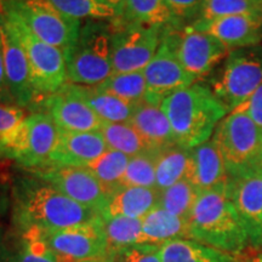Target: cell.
<instances>
[{"label":"cell","mask_w":262,"mask_h":262,"mask_svg":"<svg viewBox=\"0 0 262 262\" xmlns=\"http://www.w3.org/2000/svg\"><path fill=\"white\" fill-rule=\"evenodd\" d=\"M189 239L231 255L251 248L228 188L199 193L188 217Z\"/></svg>","instance_id":"cell-1"},{"label":"cell","mask_w":262,"mask_h":262,"mask_svg":"<svg viewBox=\"0 0 262 262\" xmlns=\"http://www.w3.org/2000/svg\"><path fill=\"white\" fill-rule=\"evenodd\" d=\"M160 107L168 117L176 145L188 149L210 140L228 114L211 88L198 81L164 98Z\"/></svg>","instance_id":"cell-2"},{"label":"cell","mask_w":262,"mask_h":262,"mask_svg":"<svg viewBox=\"0 0 262 262\" xmlns=\"http://www.w3.org/2000/svg\"><path fill=\"white\" fill-rule=\"evenodd\" d=\"M16 211L25 229L34 227L41 231L74 227L100 216L96 210L73 201L47 182L26 185L19 192Z\"/></svg>","instance_id":"cell-3"},{"label":"cell","mask_w":262,"mask_h":262,"mask_svg":"<svg viewBox=\"0 0 262 262\" xmlns=\"http://www.w3.org/2000/svg\"><path fill=\"white\" fill-rule=\"evenodd\" d=\"M211 140L231 179L262 168V133L245 113H228L216 126Z\"/></svg>","instance_id":"cell-4"},{"label":"cell","mask_w":262,"mask_h":262,"mask_svg":"<svg viewBox=\"0 0 262 262\" xmlns=\"http://www.w3.org/2000/svg\"><path fill=\"white\" fill-rule=\"evenodd\" d=\"M112 26L89 21L81 26L74 47L64 54L68 83L97 86L112 74Z\"/></svg>","instance_id":"cell-5"},{"label":"cell","mask_w":262,"mask_h":262,"mask_svg":"<svg viewBox=\"0 0 262 262\" xmlns=\"http://www.w3.org/2000/svg\"><path fill=\"white\" fill-rule=\"evenodd\" d=\"M2 14L16 16L33 34L67 54L79 35L80 19L58 10L50 0H2Z\"/></svg>","instance_id":"cell-6"},{"label":"cell","mask_w":262,"mask_h":262,"mask_svg":"<svg viewBox=\"0 0 262 262\" xmlns=\"http://www.w3.org/2000/svg\"><path fill=\"white\" fill-rule=\"evenodd\" d=\"M2 15L26 52L32 81L38 97H41L42 100L58 93L68 83L64 52L39 39L16 16Z\"/></svg>","instance_id":"cell-7"},{"label":"cell","mask_w":262,"mask_h":262,"mask_svg":"<svg viewBox=\"0 0 262 262\" xmlns=\"http://www.w3.org/2000/svg\"><path fill=\"white\" fill-rule=\"evenodd\" d=\"M262 85V49L244 48L229 51L212 93L228 113L244 103Z\"/></svg>","instance_id":"cell-8"},{"label":"cell","mask_w":262,"mask_h":262,"mask_svg":"<svg viewBox=\"0 0 262 262\" xmlns=\"http://www.w3.org/2000/svg\"><path fill=\"white\" fill-rule=\"evenodd\" d=\"M162 27L112 22L111 60L113 73L143 71L158 50Z\"/></svg>","instance_id":"cell-9"},{"label":"cell","mask_w":262,"mask_h":262,"mask_svg":"<svg viewBox=\"0 0 262 262\" xmlns=\"http://www.w3.org/2000/svg\"><path fill=\"white\" fill-rule=\"evenodd\" d=\"M58 139V127L44 112L27 116L5 146V156L34 171L50 166V158Z\"/></svg>","instance_id":"cell-10"},{"label":"cell","mask_w":262,"mask_h":262,"mask_svg":"<svg viewBox=\"0 0 262 262\" xmlns=\"http://www.w3.org/2000/svg\"><path fill=\"white\" fill-rule=\"evenodd\" d=\"M164 34L171 42L180 63L196 81L210 73L229 54L228 48L220 40L192 26L183 28L169 26L164 28Z\"/></svg>","instance_id":"cell-11"},{"label":"cell","mask_w":262,"mask_h":262,"mask_svg":"<svg viewBox=\"0 0 262 262\" xmlns=\"http://www.w3.org/2000/svg\"><path fill=\"white\" fill-rule=\"evenodd\" d=\"M38 231L40 238L55 254L71 262L101 258L107 256L110 253L103 234L101 215L88 224L74 227Z\"/></svg>","instance_id":"cell-12"},{"label":"cell","mask_w":262,"mask_h":262,"mask_svg":"<svg viewBox=\"0 0 262 262\" xmlns=\"http://www.w3.org/2000/svg\"><path fill=\"white\" fill-rule=\"evenodd\" d=\"M146 80L145 101L160 106L164 98L185 89L196 80L180 63L171 42L164 34L156 55L143 70Z\"/></svg>","instance_id":"cell-13"},{"label":"cell","mask_w":262,"mask_h":262,"mask_svg":"<svg viewBox=\"0 0 262 262\" xmlns=\"http://www.w3.org/2000/svg\"><path fill=\"white\" fill-rule=\"evenodd\" d=\"M41 181L73 201L96 210L100 214L110 198L111 192L88 168L50 166L35 171Z\"/></svg>","instance_id":"cell-14"},{"label":"cell","mask_w":262,"mask_h":262,"mask_svg":"<svg viewBox=\"0 0 262 262\" xmlns=\"http://www.w3.org/2000/svg\"><path fill=\"white\" fill-rule=\"evenodd\" d=\"M0 38H2L6 85L15 104L25 108L37 103L38 95L33 85L26 52L2 14H0Z\"/></svg>","instance_id":"cell-15"},{"label":"cell","mask_w":262,"mask_h":262,"mask_svg":"<svg viewBox=\"0 0 262 262\" xmlns=\"http://www.w3.org/2000/svg\"><path fill=\"white\" fill-rule=\"evenodd\" d=\"M228 193L254 249H262V168L231 179Z\"/></svg>","instance_id":"cell-16"},{"label":"cell","mask_w":262,"mask_h":262,"mask_svg":"<svg viewBox=\"0 0 262 262\" xmlns=\"http://www.w3.org/2000/svg\"><path fill=\"white\" fill-rule=\"evenodd\" d=\"M193 28L220 40L229 51L254 48L262 42V15H235L215 19H196Z\"/></svg>","instance_id":"cell-17"},{"label":"cell","mask_w":262,"mask_h":262,"mask_svg":"<svg viewBox=\"0 0 262 262\" xmlns=\"http://www.w3.org/2000/svg\"><path fill=\"white\" fill-rule=\"evenodd\" d=\"M107 149V143L100 131L77 133L58 129V139L51 155L50 166L86 168Z\"/></svg>","instance_id":"cell-18"},{"label":"cell","mask_w":262,"mask_h":262,"mask_svg":"<svg viewBox=\"0 0 262 262\" xmlns=\"http://www.w3.org/2000/svg\"><path fill=\"white\" fill-rule=\"evenodd\" d=\"M41 106L60 130L85 133L100 131L102 126L103 122L89 106L61 90L42 98Z\"/></svg>","instance_id":"cell-19"},{"label":"cell","mask_w":262,"mask_h":262,"mask_svg":"<svg viewBox=\"0 0 262 262\" xmlns=\"http://www.w3.org/2000/svg\"><path fill=\"white\" fill-rule=\"evenodd\" d=\"M187 179L199 192L228 188L231 178L220 150L211 139L191 148Z\"/></svg>","instance_id":"cell-20"},{"label":"cell","mask_w":262,"mask_h":262,"mask_svg":"<svg viewBox=\"0 0 262 262\" xmlns=\"http://www.w3.org/2000/svg\"><path fill=\"white\" fill-rule=\"evenodd\" d=\"M61 91L79 98L106 123H129L136 107V104L120 100L98 86L67 83Z\"/></svg>","instance_id":"cell-21"},{"label":"cell","mask_w":262,"mask_h":262,"mask_svg":"<svg viewBox=\"0 0 262 262\" xmlns=\"http://www.w3.org/2000/svg\"><path fill=\"white\" fill-rule=\"evenodd\" d=\"M159 195L160 192L157 188L120 186L111 193L100 215L103 219L117 216L142 219L159 205Z\"/></svg>","instance_id":"cell-22"},{"label":"cell","mask_w":262,"mask_h":262,"mask_svg":"<svg viewBox=\"0 0 262 262\" xmlns=\"http://www.w3.org/2000/svg\"><path fill=\"white\" fill-rule=\"evenodd\" d=\"M152 150L176 145L170 122L162 107L142 101L136 104L129 122Z\"/></svg>","instance_id":"cell-23"},{"label":"cell","mask_w":262,"mask_h":262,"mask_svg":"<svg viewBox=\"0 0 262 262\" xmlns=\"http://www.w3.org/2000/svg\"><path fill=\"white\" fill-rule=\"evenodd\" d=\"M176 239H189L188 220L156 206L142 217V233L139 244L163 245Z\"/></svg>","instance_id":"cell-24"},{"label":"cell","mask_w":262,"mask_h":262,"mask_svg":"<svg viewBox=\"0 0 262 262\" xmlns=\"http://www.w3.org/2000/svg\"><path fill=\"white\" fill-rule=\"evenodd\" d=\"M162 262H235L234 255L192 239H176L160 245Z\"/></svg>","instance_id":"cell-25"},{"label":"cell","mask_w":262,"mask_h":262,"mask_svg":"<svg viewBox=\"0 0 262 262\" xmlns=\"http://www.w3.org/2000/svg\"><path fill=\"white\" fill-rule=\"evenodd\" d=\"M191 166V149L172 145L158 150L156 168V188L159 192L182 179H187Z\"/></svg>","instance_id":"cell-26"},{"label":"cell","mask_w":262,"mask_h":262,"mask_svg":"<svg viewBox=\"0 0 262 262\" xmlns=\"http://www.w3.org/2000/svg\"><path fill=\"white\" fill-rule=\"evenodd\" d=\"M116 21L162 28L175 27L165 0H125L122 17Z\"/></svg>","instance_id":"cell-27"},{"label":"cell","mask_w":262,"mask_h":262,"mask_svg":"<svg viewBox=\"0 0 262 262\" xmlns=\"http://www.w3.org/2000/svg\"><path fill=\"white\" fill-rule=\"evenodd\" d=\"M101 135L110 149L118 150L124 155L134 157L152 150L130 123H102Z\"/></svg>","instance_id":"cell-28"},{"label":"cell","mask_w":262,"mask_h":262,"mask_svg":"<svg viewBox=\"0 0 262 262\" xmlns=\"http://www.w3.org/2000/svg\"><path fill=\"white\" fill-rule=\"evenodd\" d=\"M102 228L108 249L110 251H116L140 243L142 233V219H131L125 216L111 219L102 217Z\"/></svg>","instance_id":"cell-29"},{"label":"cell","mask_w":262,"mask_h":262,"mask_svg":"<svg viewBox=\"0 0 262 262\" xmlns=\"http://www.w3.org/2000/svg\"><path fill=\"white\" fill-rule=\"evenodd\" d=\"M97 86L129 103L139 104L145 101L146 80L143 71L113 73Z\"/></svg>","instance_id":"cell-30"},{"label":"cell","mask_w":262,"mask_h":262,"mask_svg":"<svg viewBox=\"0 0 262 262\" xmlns=\"http://www.w3.org/2000/svg\"><path fill=\"white\" fill-rule=\"evenodd\" d=\"M130 157L122 152L108 148L102 156L86 166L96 179L112 193L120 187L124 173L129 164Z\"/></svg>","instance_id":"cell-31"},{"label":"cell","mask_w":262,"mask_h":262,"mask_svg":"<svg viewBox=\"0 0 262 262\" xmlns=\"http://www.w3.org/2000/svg\"><path fill=\"white\" fill-rule=\"evenodd\" d=\"M199 193L188 179H182L160 192L159 206L170 214L188 220Z\"/></svg>","instance_id":"cell-32"},{"label":"cell","mask_w":262,"mask_h":262,"mask_svg":"<svg viewBox=\"0 0 262 262\" xmlns=\"http://www.w3.org/2000/svg\"><path fill=\"white\" fill-rule=\"evenodd\" d=\"M158 150H147L130 157L120 186L156 188V168Z\"/></svg>","instance_id":"cell-33"},{"label":"cell","mask_w":262,"mask_h":262,"mask_svg":"<svg viewBox=\"0 0 262 262\" xmlns=\"http://www.w3.org/2000/svg\"><path fill=\"white\" fill-rule=\"evenodd\" d=\"M58 10L71 17L91 21H116V10L104 4L101 0H50Z\"/></svg>","instance_id":"cell-34"},{"label":"cell","mask_w":262,"mask_h":262,"mask_svg":"<svg viewBox=\"0 0 262 262\" xmlns=\"http://www.w3.org/2000/svg\"><path fill=\"white\" fill-rule=\"evenodd\" d=\"M235 15H262V0H204L198 19Z\"/></svg>","instance_id":"cell-35"},{"label":"cell","mask_w":262,"mask_h":262,"mask_svg":"<svg viewBox=\"0 0 262 262\" xmlns=\"http://www.w3.org/2000/svg\"><path fill=\"white\" fill-rule=\"evenodd\" d=\"M25 245L21 251L5 262H71L55 254L39 235L38 228L25 229Z\"/></svg>","instance_id":"cell-36"},{"label":"cell","mask_w":262,"mask_h":262,"mask_svg":"<svg viewBox=\"0 0 262 262\" xmlns=\"http://www.w3.org/2000/svg\"><path fill=\"white\" fill-rule=\"evenodd\" d=\"M112 262H162L160 245L135 244L108 253Z\"/></svg>","instance_id":"cell-37"},{"label":"cell","mask_w":262,"mask_h":262,"mask_svg":"<svg viewBox=\"0 0 262 262\" xmlns=\"http://www.w3.org/2000/svg\"><path fill=\"white\" fill-rule=\"evenodd\" d=\"M27 114L24 108L16 104L0 103V143L4 148L25 122Z\"/></svg>","instance_id":"cell-38"},{"label":"cell","mask_w":262,"mask_h":262,"mask_svg":"<svg viewBox=\"0 0 262 262\" xmlns=\"http://www.w3.org/2000/svg\"><path fill=\"white\" fill-rule=\"evenodd\" d=\"M203 2L204 0H165L175 27L195 22L201 14Z\"/></svg>","instance_id":"cell-39"},{"label":"cell","mask_w":262,"mask_h":262,"mask_svg":"<svg viewBox=\"0 0 262 262\" xmlns=\"http://www.w3.org/2000/svg\"><path fill=\"white\" fill-rule=\"evenodd\" d=\"M234 111L247 114L262 133V85Z\"/></svg>","instance_id":"cell-40"},{"label":"cell","mask_w":262,"mask_h":262,"mask_svg":"<svg viewBox=\"0 0 262 262\" xmlns=\"http://www.w3.org/2000/svg\"><path fill=\"white\" fill-rule=\"evenodd\" d=\"M0 103L15 104L11 95H10V91L8 89V85H6V80H5L4 60H3V50H2V38H0Z\"/></svg>","instance_id":"cell-41"},{"label":"cell","mask_w":262,"mask_h":262,"mask_svg":"<svg viewBox=\"0 0 262 262\" xmlns=\"http://www.w3.org/2000/svg\"><path fill=\"white\" fill-rule=\"evenodd\" d=\"M235 262H262V249H256L253 253H244L235 255Z\"/></svg>","instance_id":"cell-42"},{"label":"cell","mask_w":262,"mask_h":262,"mask_svg":"<svg viewBox=\"0 0 262 262\" xmlns=\"http://www.w3.org/2000/svg\"><path fill=\"white\" fill-rule=\"evenodd\" d=\"M101 2H103L104 4H107L108 6H111V8L116 10V12L118 14V18L122 17L124 2H125V0H101Z\"/></svg>","instance_id":"cell-43"},{"label":"cell","mask_w":262,"mask_h":262,"mask_svg":"<svg viewBox=\"0 0 262 262\" xmlns=\"http://www.w3.org/2000/svg\"><path fill=\"white\" fill-rule=\"evenodd\" d=\"M83 262H112L111 261L110 256H104V257H101V258H94V260H88V261H83Z\"/></svg>","instance_id":"cell-44"},{"label":"cell","mask_w":262,"mask_h":262,"mask_svg":"<svg viewBox=\"0 0 262 262\" xmlns=\"http://www.w3.org/2000/svg\"><path fill=\"white\" fill-rule=\"evenodd\" d=\"M4 156H5V150H4V147H3L2 143H0V158H2V157H4Z\"/></svg>","instance_id":"cell-45"},{"label":"cell","mask_w":262,"mask_h":262,"mask_svg":"<svg viewBox=\"0 0 262 262\" xmlns=\"http://www.w3.org/2000/svg\"><path fill=\"white\" fill-rule=\"evenodd\" d=\"M0 11H2V0H0Z\"/></svg>","instance_id":"cell-46"},{"label":"cell","mask_w":262,"mask_h":262,"mask_svg":"<svg viewBox=\"0 0 262 262\" xmlns=\"http://www.w3.org/2000/svg\"><path fill=\"white\" fill-rule=\"evenodd\" d=\"M0 262H5V261H0Z\"/></svg>","instance_id":"cell-47"}]
</instances>
